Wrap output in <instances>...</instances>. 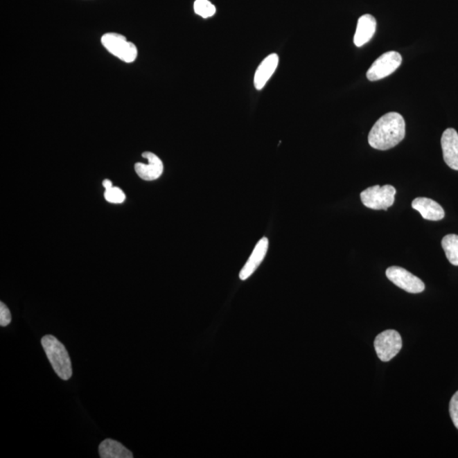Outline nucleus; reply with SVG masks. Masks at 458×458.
<instances>
[{
	"mask_svg": "<svg viewBox=\"0 0 458 458\" xmlns=\"http://www.w3.org/2000/svg\"><path fill=\"white\" fill-rule=\"evenodd\" d=\"M406 135V123L397 112H389L378 119L369 134L373 149L387 150L398 145Z\"/></svg>",
	"mask_w": 458,
	"mask_h": 458,
	"instance_id": "1",
	"label": "nucleus"
},
{
	"mask_svg": "<svg viewBox=\"0 0 458 458\" xmlns=\"http://www.w3.org/2000/svg\"><path fill=\"white\" fill-rule=\"evenodd\" d=\"M279 56L277 54H272L265 58L260 64L254 78V85L257 90L263 89L267 82L275 73L279 65Z\"/></svg>",
	"mask_w": 458,
	"mask_h": 458,
	"instance_id": "12",
	"label": "nucleus"
},
{
	"mask_svg": "<svg viewBox=\"0 0 458 458\" xmlns=\"http://www.w3.org/2000/svg\"><path fill=\"white\" fill-rule=\"evenodd\" d=\"M268 245H270V241H268L267 238H263L257 243L252 256H249L247 263H245L240 271V279L241 280H245L251 277L254 272L260 266L267 255Z\"/></svg>",
	"mask_w": 458,
	"mask_h": 458,
	"instance_id": "11",
	"label": "nucleus"
},
{
	"mask_svg": "<svg viewBox=\"0 0 458 458\" xmlns=\"http://www.w3.org/2000/svg\"><path fill=\"white\" fill-rule=\"evenodd\" d=\"M441 147L446 164L458 171V134L455 130L448 128L443 132Z\"/></svg>",
	"mask_w": 458,
	"mask_h": 458,
	"instance_id": "9",
	"label": "nucleus"
},
{
	"mask_svg": "<svg viewBox=\"0 0 458 458\" xmlns=\"http://www.w3.org/2000/svg\"><path fill=\"white\" fill-rule=\"evenodd\" d=\"M414 210L421 214L423 218L430 221H440L445 218V211L437 202L425 197H419L412 202Z\"/></svg>",
	"mask_w": 458,
	"mask_h": 458,
	"instance_id": "10",
	"label": "nucleus"
},
{
	"mask_svg": "<svg viewBox=\"0 0 458 458\" xmlns=\"http://www.w3.org/2000/svg\"><path fill=\"white\" fill-rule=\"evenodd\" d=\"M386 276L394 285L408 293L419 294L425 289V283L406 270L400 267H391L386 270Z\"/></svg>",
	"mask_w": 458,
	"mask_h": 458,
	"instance_id": "7",
	"label": "nucleus"
},
{
	"mask_svg": "<svg viewBox=\"0 0 458 458\" xmlns=\"http://www.w3.org/2000/svg\"><path fill=\"white\" fill-rule=\"evenodd\" d=\"M396 188L391 185L385 186L370 187L361 193V200L363 205L373 210L387 211L389 207L395 202Z\"/></svg>",
	"mask_w": 458,
	"mask_h": 458,
	"instance_id": "4",
	"label": "nucleus"
},
{
	"mask_svg": "<svg viewBox=\"0 0 458 458\" xmlns=\"http://www.w3.org/2000/svg\"><path fill=\"white\" fill-rule=\"evenodd\" d=\"M101 458H132L134 454L120 442L107 439L98 446Z\"/></svg>",
	"mask_w": 458,
	"mask_h": 458,
	"instance_id": "14",
	"label": "nucleus"
},
{
	"mask_svg": "<svg viewBox=\"0 0 458 458\" xmlns=\"http://www.w3.org/2000/svg\"><path fill=\"white\" fill-rule=\"evenodd\" d=\"M449 412L453 425L458 430V391L454 394L450 401Z\"/></svg>",
	"mask_w": 458,
	"mask_h": 458,
	"instance_id": "18",
	"label": "nucleus"
},
{
	"mask_svg": "<svg viewBox=\"0 0 458 458\" xmlns=\"http://www.w3.org/2000/svg\"><path fill=\"white\" fill-rule=\"evenodd\" d=\"M377 22L376 18L371 15H364L359 18L357 31L354 36L355 46L362 47L369 43L376 31Z\"/></svg>",
	"mask_w": 458,
	"mask_h": 458,
	"instance_id": "13",
	"label": "nucleus"
},
{
	"mask_svg": "<svg viewBox=\"0 0 458 458\" xmlns=\"http://www.w3.org/2000/svg\"><path fill=\"white\" fill-rule=\"evenodd\" d=\"M403 58L398 52L389 51L378 58L371 66L367 78L370 81H378L392 74L400 66Z\"/></svg>",
	"mask_w": 458,
	"mask_h": 458,
	"instance_id": "6",
	"label": "nucleus"
},
{
	"mask_svg": "<svg viewBox=\"0 0 458 458\" xmlns=\"http://www.w3.org/2000/svg\"><path fill=\"white\" fill-rule=\"evenodd\" d=\"M12 320L11 313L7 306L3 302H0V326H8Z\"/></svg>",
	"mask_w": 458,
	"mask_h": 458,
	"instance_id": "19",
	"label": "nucleus"
},
{
	"mask_svg": "<svg viewBox=\"0 0 458 458\" xmlns=\"http://www.w3.org/2000/svg\"><path fill=\"white\" fill-rule=\"evenodd\" d=\"M441 245L446 258L454 266H458V236L456 234L446 236L443 238Z\"/></svg>",
	"mask_w": 458,
	"mask_h": 458,
	"instance_id": "15",
	"label": "nucleus"
},
{
	"mask_svg": "<svg viewBox=\"0 0 458 458\" xmlns=\"http://www.w3.org/2000/svg\"><path fill=\"white\" fill-rule=\"evenodd\" d=\"M195 12L203 18L213 17L215 14V7L209 0H196L194 3Z\"/></svg>",
	"mask_w": 458,
	"mask_h": 458,
	"instance_id": "16",
	"label": "nucleus"
},
{
	"mask_svg": "<svg viewBox=\"0 0 458 458\" xmlns=\"http://www.w3.org/2000/svg\"><path fill=\"white\" fill-rule=\"evenodd\" d=\"M53 369L63 380H69L73 376L71 362L65 346L53 335H45L41 340Z\"/></svg>",
	"mask_w": 458,
	"mask_h": 458,
	"instance_id": "2",
	"label": "nucleus"
},
{
	"mask_svg": "<svg viewBox=\"0 0 458 458\" xmlns=\"http://www.w3.org/2000/svg\"><path fill=\"white\" fill-rule=\"evenodd\" d=\"M142 157L148 161V164L138 162L134 166L136 173L140 179L146 181H154L159 179L164 173V166L160 158L152 152H143Z\"/></svg>",
	"mask_w": 458,
	"mask_h": 458,
	"instance_id": "8",
	"label": "nucleus"
},
{
	"mask_svg": "<svg viewBox=\"0 0 458 458\" xmlns=\"http://www.w3.org/2000/svg\"><path fill=\"white\" fill-rule=\"evenodd\" d=\"M103 186L105 189L111 188L113 187V184L112 183V181H109V179H105L103 181Z\"/></svg>",
	"mask_w": 458,
	"mask_h": 458,
	"instance_id": "20",
	"label": "nucleus"
},
{
	"mask_svg": "<svg viewBox=\"0 0 458 458\" xmlns=\"http://www.w3.org/2000/svg\"><path fill=\"white\" fill-rule=\"evenodd\" d=\"M105 199L109 203L122 204L126 200V195L120 188L113 186L111 188L105 189Z\"/></svg>",
	"mask_w": 458,
	"mask_h": 458,
	"instance_id": "17",
	"label": "nucleus"
},
{
	"mask_svg": "<svg viewBox=\"0 0 458 458\" xmlns=\"http://www.w3.org/2000/svg\"><path fill=\"white\" fill-rule=\"evenodd\" d=\"M101 43L112 55L124 62L132 63L137 58V47L121 34L113 33L105 34L101 37Z\"/></svg>",
	"mask_w": 458,
	"mask_h": 458,
	"instance_id": "3",
	"label": "nucleus"
},
{
	"mask_svg": "<svg viewBox=\"0 0 458 458\" xmlns=\"http://www.w3.org/2000/svg\"><path fill=\"white\" fill-rule=\"evenodd\" d=\"M403 347V340L398 332L389 329L380 333L374 340L378 358L382 362H389L399 353Z\"/></svg>",
	"mask_w": 458,
	"mask_h": 458,
	"instance_id": "5",
	"label": "nucleus"
}]
</instances>
